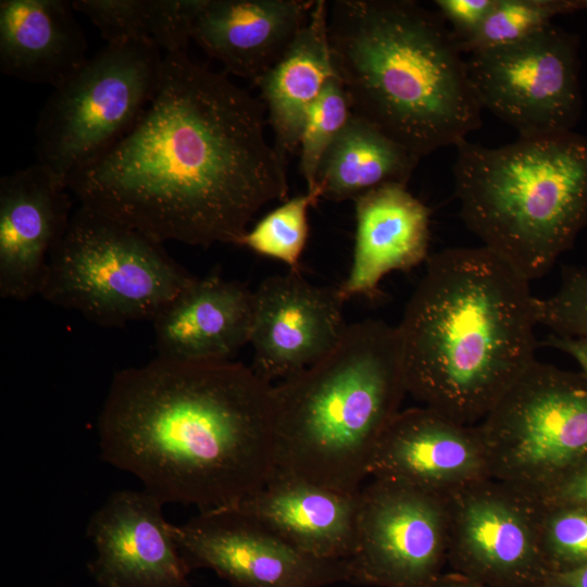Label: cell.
I'll use <instances>...</instances> for the list:
<instances>
[{
	"mask_svg": "<svg viewBox=\"0 0 587 587\" xmlns=\"http://www.w3.org/2000/svg\"><path fill=\"white\" fill-rule=\"evenodd\" d=\"M286 162L266 139L261 99L187 52L165 53L148 108L67 188L161 243L239 246L254 215L287 197Z\"/></svg>",
	"mask_w": 587,
	"mask_h": 587,
	"instance_id": "obj_1",
	"label": "cell"
},
{
	"mask_svg": "<svg viewBox=\"0 0 587 587\" xmlns=\"http://www.w3.org/2000/svg\"><path fill=\"white\" fill-rule=\"evenodd\" d=\"M272 387L233 361L121 370L98 416L101 458L163 503L236 507L277 469Z\"/></svg>",
	"mask_w": 587,
	"mask_h": 587,
	"instance_id": "obj_2",
	"label": "cell"
},
{
	"mask_svg": "<svg viewBox=\"0 0 587 587\" xmlns=\"http://www.w3.org/2000/svg\"><path fill=\"white\" fill-rule=\"evenodd\" d=\"M535 298L529 280L485 246L428 258L398 325L408 394L478 424L536 359Z\"/></svg>",
	"mask_w": 587,
	"mask_h": 587,
	"instance_id": "obj_3",
	"label": "cell"
},
{
	"mask_svg": "<svg viewBox=\"0 0 587 587\" xmlns=\"http://www.w3.org/2000/svg\"><path fill=\"white\" fill-rule=\"evenodd\" d=\"M328 38L352 114L420 160L482 125L466 59L438 11L412 0H336Z\"/></svg>",
	"mask_w": 587,
	"mask_h": 587,
	"instance_id": "obj_4",
	"label": "cell"
},
{
	"mask_svg": "<svg viewBox=\"0 0 587 587\" xmlns=\"http://www.w3.org/2000/svg\"><path fill=\"white\" fill-rule=\"evenodd\" d=\"M408 394L398 326H347L321 360L272 387L277 469L355 494Z\"/></svg>",
	"mask_w": 587,
	"mask_h": 587,
	"instance_id": "obj_5",
	"label": "cell"
},
{
	"mask_svg": "<svg viewBox=\"0 0 587 587\" xmlns=\"http://www.w3.org/2000/svg\"><path fill=\"white\" fill-rule=\"evenodd\" d=\"M455 148L467 228L527 280L547 274L587 226V137H520L497 148L466 139Z\"/></svg>",
	"mask_w": 587,
	"mask_h": 587,
	"instance_id": "obj_6",
	"label": "cell"
},
{
	"mask_svg": "<svg viewBox=\"0 0 587 587\" xmlns=\"http://www.w3.org/2000/svg\"><path fill=\"white\" fill-rule=\"evenodd\" d=\"M163 243L78 205L39 294L105 327L153 319L193 279Z\"/></svg>",
	"mask_w": 587,
	"mask_h": 587,
	"instance_id": "obj_7",
	"label": "cell"
},
{
	"mask_svg": "<svg viewBox=\"0 0 587 587\" xmlns=\"http://www.w3.org/2000/svg\"><path fill=\"white\" fill-rule=\"evenodd\" d=\"M164 54L151 42L105 45L54 88L35 125V153L59 184L120 140L155 96Z\"/></svg>",
	"mask_w": 587,
	"mask_h": 587,
	"instance_id": "obj_8",
	"label": "cell"
},
{
	"mask_svg": "<svg viewBox=\"0 0 587 587\" xmlns=\"http://www.w3.org/2000/svg\"><path fill=\"white\" fill-rule=\"evenodd\" d=\"M476 425L490 476L536 498L587 459V380L535 359Z\"/></svg>",
	"mask_w": 587,
	"mask_h": 587,
	"instance_id": "obj_9",
	"label": "cell"
},
{
	"mask_svg": "<svg viewBox=\"0 0 587 587\" xmlns=\"http://www.w3.org/2000/svg\"><path fill=\"white\" fill-rule=\"evenodd\" d=\"M466 68L482 109L520 137L573 132L579 120L578 39L553 24L521 41L469 54Z\"/></svg>",
	"mask_w": 587,
	"mask_h": 587,
	"instance_id": "obj_10",
	"label": "cell"
},
{
	"mask_svg": "<svg viewBox=\"0 0 587 587\" xmlns=\"http://www.w3.org/2000/svg\"><path fill=\"white\" fill-rule=\"evenodd\" d=\"M447 496L382 478L360 490L349 583L426 587L447 564Z\"/></svg>",
	"mask_w": 587,
	"mask_h": 587,
	"instance_id": "obj_11",
	"label": "cell"
},
{
	"mask_svg": "<svg viewBox=\"0 0 587 587\" xmlns=\"http://www.w3.org/2000/svg\"><path fill=\"white\" fill-rule=\"evenodd\" d=\"M447 563L452 573L496 587H538L546 577L538 504L492 477L447 496Z\"/></svg>",
	"mask_w": 587,
	"mask_h": 587,
	"instance_id": "obj_12",
	"label": "cell"
},
{
	"mask_svg": "<svg viewBox=\"0 0 587 587\" xmlns=\"http://www.w3.org/2000/svg\"><path fill=\"white\" fill-rule=\"evenodd\" d=\"M171 530L190 570L210 569L233 587H325L350 580L348 560L308 554L236 507L200 511Z\"/></svg>",
	"mask_w": 587,
	"mask_h": 587,
	"instance_id": "obj_13",
	"label": "cell"
},
{
	"mask_svg": "<svg viewBox=\"0 0 587 587\" xmlns=\"http://www.w3.org/2000/svg\"><path fill=\"white\" fill-rule=\"evenodd\" d=\"M345 301L339 287L314 285L300 271L264 278L253 291L251 367L272 384L316 363L348 326Z\"/></svg>",
	"mask_w": 587,
	"mask_h": 587,
	"instance_id": "obj_14",
	"label": "cell"
},
{
	"mask_svg": "<svg viewBox=\"0 0 587 587\" xmlns=\"http://www.w3.org/2000/svg\"><path fill=\"white\" fill-rule=\"evenodd\" d=\"M148 490H117L91 515L87 536L96 550L88 571L99 587H190V569Z\"/></svg>",
	"mask_w": 587,
	"mask_h": 587,
	"instance_id": "obj_15",
	"label": "cell"
},
{
	"mask_svg": "<svg viewBox=\"0 0 587 587\" xmlns=\"http://www.w3.org/2000/svg\"><path fill=\"white\" fill-rule=\"evenodd\" d=\"M72 193L34 163L0 178V296H39L73 210Z\"/></svg>",
	"mask_w": 587,
	"mask_h": 587,
	"instance_id": "obj_16",
	"label": "cell"
},
{
	"mask_svg": "<svg viewBox=\"0 0 587 587\" xmlns=\"http://www.w3.org/2000/svg\"><path fill=\"white\" fill-rule=\"evenodd\" d=\"M370 477L448 496L491 476L477 425L460 424L423 407L395 416L377 446Z\"/></svg>",
	"mask_w": 587,
	"mask_h": 587,
	"instance_id": "obj_17",
	"label": "cell"
},
{
	"mask_svg": "<svg viewBox=\"0 0 587 587\" xmlns=\"http://www.w3.org/2000/svg\"><path fill=\"white\" fill-rule=\"evenodd\" d=\"M253 291L218 275L195 279L152 321L157 357L224 362L249 344Z\"/></svg>",
	"mask_w": 587,
	"mask_h": 587,
	"instance_id": "obj_18",
	"label": "cell"
},
{
	"mask_svg": "<svg viewBox=\"0 0 587 587\" xmlns=\"http://www.w3.org/2000/svg\"><path fill=\"white\" fill-rule=\"evenodd\" d=\"M312 0H201L192 40L226 72L257 82L307 23Z\"/></svg>",
	"mask_w": 587,
	"mask_h": 587,
	"instance_id": "obj_19",
	"label": "cell"
},
{
	"mask_svg": "<svg viewBox=\"0 0 587 587\" xmlns=\"http://www.w3.org/2000/svg\"><path fill=\"white\" fill-rule=\"evenodd\" d=\"M352 264L339 286L345 300L374 298L382 279L428 259L430 211L407 185L388 184L354 200Z\"/></svg>",
	"mask_w": 587,
	"mask_h": 587,
	"instance_id": "obj_20",
	"label": "cell"
},
{
	"mask_svg": "<svg viewBox=\"0 0 587 587\" xmlns=\"http://www.w3.org/2000/svg\"><path fill=\"white\" fill-rule=\"evenodd\" d=\"M360 490L340 492L276 469L261 489L236 508L308 554L348 560L357 548Z\"/></svg>",
	"mask_w": 587,
	"mask_h": 587,
	"instance_id": "obj_21",
	"label": "cell"
},
{
	"mask_svg": "<svg viewBox=\"0 0 587 587\" xmlns=\"http://www.w3.org/2000/svg\"><path fill=\"white\" fill-rule=\"evenodd\" d=\"M74 12L66 0H1V73L53 89L67 82L88 60Z\"/></svg>",
	"mask_w": 587,
	"mask_h": 587,
	"instance_id": "obj_22",
	"label": "cell"
},
{
	"mask_svg": "<svg viewBox=\"0 0 587 587\" xmlns=\"http://www.w3.org/2000/svg\"><path fill=\"white\" fill-rule=\"evenodd\" d=\"M335 75L328 38V2L315 0L290 47L253 83L268 113L274 146L285 159L299 148L309 111Z\"/></svg>",
	"mask_w": 587,
	"mask_h": 587,
	"instance_id": "obj_23",
	"label": "cell"
},
{
	"mask_svg": "<svg viewBox=\"0 0 587 587\" xmlns=\"http://www.w3.org/2000/svg\"><path fill=\"white\" fill-rule=\"evenodd\" d=\"M419 161L376 126L351 114L322 158L315 187L326 200L354 201L384 185H407Z\"/></svg>",
	"mask_w": 587,
	"mask_h": 587,
	"instance_id": "obj_24",
	"label": "cell"
},
{
	"mask_svg": "<svg viewBox=\"0 0 587 587\" xmlns=\"http://www.w3.org/2000/svg\"><path fill=\"white\" fill-rule=\"evenodd\" d=\"M587 10V0H495L475 34L459 43L471 54L521 41L552 24L553 17Z\"/></svg>",
	"mask_w": 587,
	"mask_h": 587,
	"instance_id": "obj_25",
	"label": "cell"
},
{
	"mask_svg": "<svg viewBox=\"0 0 587 587\" xmlns=\"http://www.w3.org/2000/svg\"><path fill=\"white\" fill-rule=\"evenodd\" d=\"M321 198L322 191L316 186L286 200L248 229L239 246L283 262L290 271H299L309 236V210Z\"/></svg>",
	"mask_w": 587,
	"mask_h": 587,
	"instance_id": "obj_26",
	"label": "cell"
},
{
	"mask_svg": "<svg viewBox=\"0 0 587 587\" xmlns=\"http://www.w3.org/2000/svg\"><path fill=\"white\" fill-rule=\"evenodd\" d=\"M538 504V544L547 573L587 563V505Z\"/></svg>",
	"mask_w": 587,
	"mask_h": 587,
	"instance_id": "obj_27",
	"label": "cell"
},
{
	"mask_svg": "<svg viewBox=\"0 0 587 587\" xmlns=\"http://www.w3.org/2000/svg\"><path fill=\"white\" fill-rule=\"evenodd\" d=\"M351 114L348 96L335 75L310 109L300 138V173L307 189L315 188L322 158Z\"/></svg>",
	"mask_w": 587,
	"mask_h": 587,
	"instance_id": "obj_28",
	"label": "cell"
},
{
	"mask_svg": "<svg viewBox=\"0 0 587 587\" xmlns=\"http://www.w3.org/2000/svg\"><path fill=\"white\" fill-rule=\"evenodd\" d=\"M108 45L151 42L152 0H74Z\"/></svg>",
	"mask_w": 587,
	"mask_h": 587,
	"instance_id": "obj_29",
	"label": "cell"
},
{
	"mask_svg": "<svg viewBox=\"0 0 587 587\" xmlns=\"http://www.w3.org/2000/svg\"><path fill=\"white\" fill-rule=\"evenodd\" d=\"M537 325L554 335L587 337V268H569L559 289L535 298Z\"/></svg>",
	"mask_w": 587,
	"mask_h": 587,
	"instance_id": "obj_30",
	"label": "cell"
},
{
	"mask_svg": "<svg viewBox=\"0 0 587 587\" xmlns=\"http://www.w3.org/2000/svg\"><path fill=\"white\" fill-rule=\"evenodd\" d=\"M201 0H152L151 41L165 53L187 52Z\"/></svg>",
	"mask_w": 587,
	"mask_h": 587,
	"instance_id": "obj_31",
	"label": "cell"
},
{
	"mask_svg": "<svg viewBox=\"0 0 587 587\" xmlns=\"http://www.w3.org/2000/svg\"><path fill=\"white\" fill-rule=\"evenodd\" d=\"M434 3L460 43L475 34L495 0H436Z\"/></svg>",
	"mask_w": 587,
	"mask_h": 587,
	"instance_id": "obj_32",
	"label": "cell"
},
{
	"mask_svg": "<svg viewBox=\"0 0 587 587\" xmlns=\"http://www.w3.org/2000/svg\"><path fill=\"white\" fill-rule=\"evenodd\" d=\"M534 499L541 505H587V459Z\"/></svg>",
	"mask_w": 587,
	"mask_h": 587,
	"instance_id": "obj_33",
	"label": "cell"
},
{
	"mask_svg": "<svg viewBox=\"0 0 587 587\" xmlns=\"http://www.w3.org/2000/svg\"><path fill=\"white\" fill-rule=\"evenodd\" d=\"M541 345L571 355L580 366L582 374L587 380V337H569L550 334Z\"/></svg>",
	"mask_w": 587,
	"mask_h": 587,
	"instance_id": "obj_34",
	"label": "cell"
},
{
	"mask_svg": "<svg viewBox=\"0 0 587 587\" xmlns=\"http://www.w3.org/2000/svg\"><path fill=\"white\" fill-rule=\"evenodd\" d=\"M538 587H587V563L572 570L548 573Z\"/></svg>",
	"mask_w": 587,
	"mask_h": 587,
	"instance_id": "obj_35",
	"label": "cell"
},
{
	"mask_svg": "<svg viewBox=\"0 0 587 587\" xmlns=\"http://www.w3.org/2000/svg\"><path fill=\"white\" fill-rule=\"evenodd\" d=\"M426 587H496L491 585L482 584L454 573H447L439 575Z\"/></svg>",
	"mask_w": 587,
	"mask_h": 587,
	"instance_id": "obj_36",
	"label": "cell"
}]
</instances>
